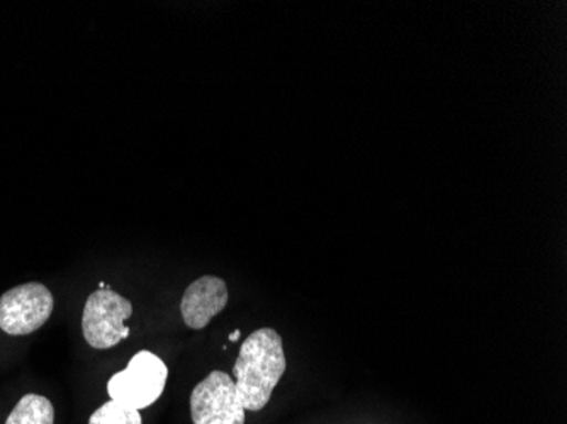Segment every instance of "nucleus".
<instances>
[{
  "label": "nucleus",
  "instance_id": "obj_2",
  "mask_svg": "<svg viewBox=\"0 0 567 424\" xmlns=\"http://www.w3.org/2000/svg\"><path fill=\"white\" fill-rule=\"evenodd\" d=\"M168 369L164 360L148 350L136 353L126 369L107 382L110 397L133 410H145L161 400L167 384Z\"/></svg>",
  "mask_w": 567,
  "mask_h": 424
},
{
  "label": "nucleus",
  "instance_id": "obj_10",
  "mask_svg": "<svg viewBox=\"0 0 567 424\" xmlns=\"http://www.w3.org/2000/svg\"><path fill=\"white\" fill-rule=\"evenodd\" d=\"M97 289H110V286H107V283L101 282L99 283Z\"/></svg>",
  "mask_w": 567,
  "mask_h": 424
},
{
  "label": "nucleus",
  "instance_id": "obj_6",
  "mask_svg": "<svg viewBox=\"0 0 567 424\" xmlns=\"http://www.w3.org/2000/svg\"><path fill=\"white\" fill-rule=\"evenodd\" d=\"M228 286L215 276L199 277L190 283L181 301L184 323L190 330H203L228 306Z\"/></svg>",
  "mask_w": 567,
  "mask_h": 424
},
{
  "label": "nucleus",
  "instance_id": "obj_5",
  "mask_svg": "<svg viewBox=\"0 0 567 424\" xmlns=\"http://www.w3.org/2000/svg\"><path fill=\"white\" fill-rule=\"evenodd\" d=\"M194 424H245V407L231 375L213 370L190 394Z\"/></svg>",
  "mask_w": 567,
  "mask_h": 424
},
{
  "label": "nucleus",
  "instance_id": "obj_3",
  "mask_svg": "<svg viewBox=\"0 0 567 424\" xmlns=\"http://www.w3.org/2000/svg\"><path fill=\"white\" fill-rule=\"evenodd\" d=\"M133 304L113 289H97L89 296L82 314L85 341L95 350H107L126 340L132 333L126 321L132 318Z\"/></svg>",
  "mask_w": 567,
  "mask_h": 424
},
{
  "label": "nucleus",
  "instance_id": "obj_8",
  "mask_svg": "<svg viewBox=\"0 0 567 424\" xmlns=\"http://www.w3.org/2000/svg\"><path fill=\"white\" fill-rule=\"evenodd\" d=\"M89 424H142V414L138 410L111 400L92 413Z\"/></svg>",
  "mask_w": 567,
  "mask_h": 424
},
{
  "label": "nucleus",
  "instance_id": "obj_1",
  "mask_svg": "<svg viewBox=\"0 0 567 424\" xmlns=\"http://www.w3.org/2000/svg\"><path fill=\"white\" fill-rule=\"evenodd\" d=\"M282 338L272 328L254 331L241 344L234 375L245 411H262L286 372Z\"/></svg>",
  "mask_w": 567,
  "mask_h": 424
},
{
  "label": "nucleus",
  "instance_id": "obj_9",
  "mask_svg": "<svg viewBox=\"0 0 567 424\" xmlns=\"http://www.w3.org/2000/svg\"><path fill=\"white\" fill-rule=\"evenodd\" d=\"M240 338V330H235L234 334H229V340L237 341Z\"/></svg>",
  "mask_w": 567,
  "mask_h": 424
},
{
  "label": "nucleus",
  "instance_id": "obj_7",
  "mask_svg": "<svg viewBox=\"0 0 567 424\" xmlns=\"http://www.w3.org/2000/svg\"><path fill=\"white\" fill-rule=\"evenodd\" d=\"M55 410L50 400L43 395L28 394L19 401L18 406L9 414L6 424H53Z\"/></svg>",
  "mask_w": 567,
  "mask_h": 424
},
{
  "label": "nucleus",
  "instance_id": "obj_4",
  "mask_svg": "<svg viewBox=\"0 0 567 424\" xmlns=\"http://www.w3.org/2000/svg\"><path fill=\"white\" fill-rule=\"evenodd\" d=\"M55 308L47 286L22 283L0 298V330L11 337H24L40 330Z\"/></svg>",
  "mask_w": 567,
  "mask_h": 424
}]
</instances>
